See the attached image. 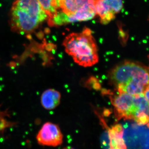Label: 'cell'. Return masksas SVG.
I'll use <instances>...</instances> for the list:
<instances>
[{"label": "cell", "mask_w": 149, "mask_h": 149, "mask_svg": "<svg viewBox=\"0 0 149 149\" xmlns=\"http://www.w3.org/2000/svg\"><path fill=\"white\" fill-rule=\"evenodd\" d=\"M48 19L38 0H15L10 13L11 29L19 34L32 33Z\"/></svg>", "instance_id": "6da1fadb"}, {"label": "cell", "mask_w": 149, "mask_h": 149, "mask_svg": "<svg viewBox=\"0 0 149 149\" xmlns=\"http://www.w3.org/2000/svg\"><path fill=\"white\" fill-rule=\"evenodd\" d=\"M63 45L67 53L81 66H92L98 62L97 44L89 28L85 27L80 33L68 35L63 40Z\"/></svg>", "instance_id": "7a4b0ae2"}, {"label": "cell", "mask_w": 149, "mask_h": 149, "mask_svg": "<svg viewBox=\"0 0 149 149\" xmlns=\"http://www.w3.org/2000/svg\"><path fill=\"white\" fill-rule=\"evenodd\" d=\"M110 99L118 120H133L140 125L148 120L149 104L143 95L133 96L118 92Z\"/></svg>", "instance_id": "3957f363"}, {"label": "cell", "mask_w": 149, "mask_h": 149, "mask_svg": "<svg viewBox=\"0 0 149 149\" xmlns=\"http://www.w3.org/2000/svg\"><path fill=\"white\" fill-rule=\"evenodd\" d=\"M109 83L116 90L131 82L149 84V67L139 63L125 61L113 68L109 73Z\"/></svg>", "instance_id": "277c9868"}, {"label": "cell", "mask_w": 149, "mask_h": 149, "mask_svg": "<svg viewBox=\"0 0 149 149\" xmlns=\"http://www.w3.org/2000/svg\"><path fill=\"white\" fill-rule=\"evenodd\" d=\"M102 125L106 128L102 139L104 149H127L123 139V128L121 124H117L109 127L104 119Z\"/></svg>", "instance_id": "5b68a950"}, {"label": "cell", "mask_w": 149, "mask_h": 149, "mask_svg": "<svg viewBox=\"0 0 149 149\" xmlns=\"http://www.w3.org/2000/svg\"><path fill=\"white\" fill-rule=\"evenodd\" d=\"M36 139L40 146L57 147L62 144L63 135L58 125L47 122L39 130Z\"/></svg>", "instance_id": "8992f818"}, {"label": "cell", "mask_w": 149, "mask_h": 149, "mask_svg": "<svg viewBox=\"0 0 149 149\" xmlns=\"http://www.w3.org/2000/svg\"><path fill=\"white\" fill-rule=\"evenodd\" d=\"M95 5L101 22L107 24L113 20L116 15L122 10L123 0H96Z\"/></svg>", "instance_id": "52a82bcc"}, {"label": "cell", "mask_w": 149, "mask_h": 149, "mask_svg": "<svg viewBox=\"0 0 149 149\" xmlns=\"http://www.w3.org/2000/svg\"><path fill=\"white\" fill-rule=\"evenodd\" d=\"M96 1V0H63L60 3V11L67 16H70L85 6L95 2Z\"/></svg>", "instance_id": "ba28073f"}, {"label": "cell", "mask_w": 149, "mask_h": 149, "mask_svg": "<svg viewBox=\"0 0 149 149\" xmlns=\"http://www.w3.org/2000/svg\"><path fill=\"white\" fill-rule=\"evenodd\" d=\"M60 93L54 89H48L42 94L41 102L44 108L47 110L54 109L60 102Z\"/></svg>", "instance_id": "9c48e42d"}, {"label": "cell", "mask_w": 149, "mask_h": 149, "mask_svg": "<svg viewBox=\"0 0 149 149\" xmlns=\"http://www.w3.org/2000/svg\"><path fill=\"white\" fill-rule=\"evenodd\" d=\"M38 1L47 15L49 21L56 16L60 10L59 0H38Z\"/></svg>", "instance_id": "30bf717a"}, {"label": "cell", "mask_w": 149, "mask_h": 149, "mask_svg": "<svg viewBox=\"0 0 149 149\" xmlns=\"http://www.w3.org/2000/svg\"><path fill=\"white\" fill-rule=\"evenodd\" d=\"M9 113L8 110L4 111L0 110V134L1 135H4L7 129L16 127L18 125V122L8 119L10 117Z\"/></svg>", "instance_id": "8fae6325"}, {"label": "cell", "mask_w": 149, "mask_h": 149, "mask_svg": "<svg viewBox=\"0 0 149 149\" xmlns=\"http://www.w3.org/2000/svg\"><path fill=\"white\" fill-rule=\"evenodd\" d=\"M143 95L149 104V84L146 91L144 92Z\"/></svg>", "instance_id": "7c38bea8"}, {"label": "cell", "mask_w": 149, "mask_h": 149, "mask_svg": "<svg viewBox=\"0 0 149 149\" xmlns=\"http://www.w3.org/2000/svg\"><path fill=\"white\" fill-rule=\"evenodd\" d=\"M74 149L73 148H72L71 147H65V148H63V149Z\"/></svg>", "instance_id": "4fadbf2b"}, {"label": "cell", "mask_w": 149, "mask_h": 149, "mask_svg": "<svg viewBox=\"0 0 149 149\" xmlns=\"http://www.w3.org/2000/svg\"><path fill=\"white\" fill-rule=\"evenodd\" d=\"M147 126H148V127L149 128V120L148 121V124H147Z\"/></svg>", "instance_id": "5bb4252c"}, {"label": "cell", "mask_w": 149, "mask_h": 149, "mask_svg": "<svg viewBox=\"0 0 149 149\" xmlns=\"http://www.w3.org/2000/svg\"><path fill=\"white\" fill-rule=\"evenodd\" d=\"M63 0H59V1L60 3Z\"/></svg>", "instance_id": "9a60e30c"}]
</instances>
